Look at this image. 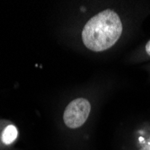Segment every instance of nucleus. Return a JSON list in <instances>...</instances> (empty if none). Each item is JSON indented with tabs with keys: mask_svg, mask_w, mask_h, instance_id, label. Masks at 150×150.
<instances>
[{
	"mask_svg": "<svg viewBox=\"0 0 150 150\" xmlns=\"http://www.w3.org/2000/svg\"><path fill=\"white\" fill-rule=\"evenodd\" d=\"M122 32L121 21L110 9L92 17L85 25L82 39L86 48L93 51H103L113 46Z\"/></svg>",
	"mask_w": 150,
	"mask_h": 150,
	"instance_id": "f257e3e1",
	"label": "nucleus"
},
{
	"mask_svg": "<svg viewBox=\"0 0 150 150\" xmlns=\"http://www.w3.org/2000/svg\"><path fill=\"white\" fill-rule=\"evenodd\" d=\"M18 131L16 126L8 125L3 131L2 134V141L6 145H10L15 141L17 138Z\"/></svg>",
	"mask_w": 150,
	"mask_h": 150,
	"instance_id": "7ed1b4c3",
	"label": "nucleus"
},
{
	"mask_svg": "<svg viewBox=\"0 0 150 150\" xmlns=\"http://www.w3.org/2000/svg\"><path fill=\"white\" fill-rule=\"evenodd\" d=\"M91 111V104L85 98H77L67 106L64 112L65 124L71 129H76L86 121Z\"/></svg>",
	"mask_w": 150,
	"mask_h": 150,
	"instance_id": "f03ea898",
	"label": "nucleus"
},
{
	"mask_svg": "<svg viewBox=\"0 0 150 150\" xmlns=\"http://www.w3.org/2000/svg\"><path fill=\"white\" fill-rule=\"evenodd\" d=\"M140 150H150V146H145V147H142Z\"/></svg>",
	"mask_w": 150,
	"mask_h": 150,
	"instance_id": "39448f33",
	"label": "nucleus"
},
{
	"mask_svg": "<svg viewBox=\"0 0 150 150\" xmlns=\"http://www.w3.org/2000/svg\"><path fill=\"white\" fill-rule=\"evenodd\" d=\"M146 53L148 54V55H150V40L146 45Z\"/></svg>",
	"mask_w": 150,
	"mask_h": 150,
	"instance_id": "20e7f679",
	"label": "nucleus"
}]
</instances>
